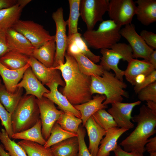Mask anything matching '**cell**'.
Masks as SVG:
<instances>
[{
  "label": "cell",
  "instance_id": "1",
  "mask_svg": "<svg viewBox=\"0 0 156 156\" xmlns=\"http://www.w3.org/2000/svg\"><path fill=\"white\" fill-rule=\"evenodd\" d=\"M66 62L54 69L61 73L65 85L62 94L73 106L85 103L92 99L90 90L91 76L80 71L77 61L71 55L66 52Z\"/></svg>",
  "mask_w": 156,
  "mask_h": 156
},
{
  "label": "cell",
  "instance_id": "2",
  "mask_svg": "<svg viewBox=\"0 0 156 156\" xmlns=\"http://www.w3.org/2000/svg\"><path fill=\"white\" fill-rule=\"evenodd\" d=\"M131 120L137 123V126L119 145L127 152L135 151L143 154L149 138L156 133V114L143 105L139 113L132 117Z\"/></svg>",
  "mask_w": 156,
  "mask_h": 156
},
{
  "label": "cell",
  "instance_id": "3",
  "mask_svg": "<svg viewBox=\"0 0 156 156\" xmlns=\"http://www.w3.org/2000/svg\"><path fill=\"white\" fill-rule=\"evenodd\" d=\"M91 77V93L104 95L106 99L103 102V105L122 102L123 97L129 98L128 94L124 90L127 87V84L117 78L111 72L104 70L101 76Z\"/></svg>",
  "mask_w": 156,
  "mask_h": 156
},
{
  "label": "cell",
  "instance_id": "4",
  "mask_svg": "<svg viewBox=\"0 0 156 156\" xmlns=\"http://www.w3.org/2000/svg\"><path fill=\"white\" fill-rule=\"evenodd\" d=\"M34 96H22L12 114L11 121L13 133L23 131L34 126L40 119L39 108Z\"/></svg>",
  "mask_w": 156,
  "mask_h": 156
},
{
  "label": "cell",
  "instance_id": "5",
  "mask_svg": "<svg viewBox=\"0 0 156 156\" xmlns=\"http://www.w3.org/2000/svg\"><path fill=\"white\" fill-rule=\"evenodd\" d=\"M121 27L110 19L103 21L97 30H87L83 37L90 48L96 49H110L120 39Z\"/></svg>",
  "mask_w": 156,
  "mask_h": 156
},
{
  "label": "cell",
  "instance_id": "6",
  "mask_svg": "<svg viewBox=\"0 0 156 156\" xmlns=\"http://www.w3.org/2000/svg\"><path fill=\"white\" fill-rule=\"evenodd\" d=\"M100 65L105 70L111 69L114 72L115 77L123 81L124 71L118 67L120 61L122 60L128 62L133 58L132 51L129 44L125 43L118 42L110 49H100Z\"/></svg>",
  "mask_w": 156,
  "mask_h": 156
},
{
  "label": "cell",
  "instance_id": "7",
  "mask_svg": "<svg viewBox=\"0 0 156 156\" xmlns=\"http://www.w3.org/2000/svg\"><path fill=\"white\" fill-rule=\"evenodd\" d=\"M24 36L35 48H38L55 38L44 27L32 21L19 20L12 27Z\"/></svg>",
  "mask_w": 156,
  "mask_h": 156
},
{
  "label": "cell",
  "instance_id": "8",
  "mask_svg": "<svg viewBox=\"0 0 156 156\" xmlns=\"http://www.w3.org/2000/svg\"><path fill=\"white\" fill-rule=\"evenodd\" d=\"M109 0H80L79 12L86 24L87 30L94 29L96 23L103 21V16L108 11Z\"/></svg>",
  "mask_w": 156,
  "mask_h": 156
},
{
  "label": "cell",
  "instance_id": "9",
  "mask_svg": "<svg viewBox=\"0 0 156 156\" xmlns=\"http://www.w3.org/2000/svg\"><path fill=\"white\" fill-rule=\"evenodd\" d=\"M136 6L132 0H109L107 12L110 19L122 27L131 23Z\"/></svg>",
  "mask_w": 156,
  "mask_h": 156
},
{
  "label": "cell",
  "instance_id": "10",
  "mask_svg": "<svg viewBox=\"0 0 156 156\" xmlns=\"http://www.w3.org/2000/svg\"><path fill=\"white\" fill-rule=\"evenodd\" d=\"M52 17L56 27L55 35L56 49L53 67H55L65 63L64 57L66 52L67 39L66 33L67 24L64 18L63 10L62 7L58 8L53 12Z\"/></svg>",
  "mask_w": 156,
  "mask_h": 156
},
{
  "label": "cell",
  "instance_id": "11",
  "mask_svg": "<svg viewBox=\"0 0 156 156\" xmlns=\"http://www.w3.org/2000/svg\"><path fill=\"white\" fill-rule=\"evenodd\" d=\"M36 101L40 111L42 135L47 141L53 125L64 112L58 110L52 101L44 96L40 99L36 98Z\"/></svg>",
  "mask_w": 156,
  "mask_h": 156
},
{
  "label": "cell",
  "instance_id": "12",
  "mask_svg": "<svg viewBox=\"0 0 156 156\" xmlns=\"http://www.w3.org/2000/svg\"><path fill=\"white\" fill-rule=\"evenodd\" d=\"M120 33L129 42L132 50L133 58H142L148 61L154 50L148 46L137 33L133 25L131 23L125 25L120 29Z\"/></svg>",
  "mask_w": 156,
  "mask_h": 156
},
{
  "label": "cell",
  "instance_id": "13",
  "mask_svg": "<svg viewBox=\"0 0 156 156\" xmlns=\"http://www.w3.org/2000/svg\"><path fill=\"white\" fill-rule=\"evenodd\" d=\"M141 103L140 101L131 103L114 102L111 104L107 112L112 116L118 127L129 130L134 127V124L131 121L133 109Z\"/></svg>",
  "mask_w": 156,
  "mask_h": 156
},
{
  "label": "cell",
  "instance_id": "14",
  "mask_svg": "<svg viewBox=\"0 0 156 156\" xmlns=\"http://www.w3.org/2000/svg\"><path fill=\"white\" fill-rule=\"evenodd\" d=\"M28 63L34 74L43 85L47 86L55 82L63 87L65 86V84L62 79L60 70L45 66L31 56L29 57Z\"/></svg>",
  "mask_w": 156,
  "mask_h": 156
},
{
  "label": "cell",
  "instance_id": "15",
  "mask_svg": "<svg viewBox=\"0 0 156 156\" xmlns=\"http://www.w3.org/2000/svg\"><path fill=\"white\" fill-rule=\"evenodd\" d=\"M156 69L148 61L132 58L128 62L124 76L128 82L134 86L141 79L140 77L143 79Z\"/></svg>",
  "mask_w": 156,
  "mask_h": 156
},
{
  "label": "cell",
  "instance_id": "16",
  "mask_svg": "<svg viewBox=\"0 0 156 156\" xmlns=\"http://www.w3.org/2000/svg\"><path fill=\"white\" fill-rule=\"evenodd\" d=\"M17 87L24 88L26 91L25 94L32 95L39 99L43 97L44 94L50 92L37 78L30 67L25 71L22 80Z\"/></svg>",
  "mask_w": 156,
  "mask_h": 156
},
{
  "label": "cell",
  "instance_id": "17",
  "mask_svg": "<svg viewBox=\"0 0 156 156\" xmlns=\"http://www.w3.org/2000/svg\"><path fill=\"white\" fill-rule=\"evenodd\" d=\"M31 0H18L11 7L0 10V30L12 27L19 18L23 8Z\"/></svg>",
  "mask_w": 156,
  "mask_h": 156
},
{
  "label": "cell",
  "instance_id": "18",
  "mask_svg": "<svg viewBox=\"0 0 156 156\" xmlns=\"http://www.w3.org/2000/svg\"><path fill=\"white\" fill-rule=\"evenodd\" d=\"M5 32L10 50L31 56L35 48L24 36L12 28Z\"/></svg>",
  "mask_w": 156,
  "mask_h": 156
},
{
  "label": "cell",
  "instance_id": "19",
  "mask_svg": "<svg viewBox=\"0 0 156 156\" xmlns=\"http://www.w3.org/2000/svg\"><path fill=\"white\" fill-rule=\"evenodd\" d=\"M66 51L71 55L81 53L95 63L100 60V56L91 51L78 32L67 36Z\"/></svg>",
  "mask_w": 156,
  "mask_h": 156
},
{
  "label": "cell",
  "instance_id": "20",
  "mask_svg": "<svg viewBox=\"0 0 156 156\" xmlns=\"http://www.w3.org/2000/svg\"><path fill=\"white\" fill-rule=\"evenodd\" d=\"M58 84L53 82L48 86L50 92L44 94L43 96L48 99L58 106V107L64 112L72 114L81 118L80 112L75 109L67 98L58 90Z\"/></svg>",
  "mask_w": 156,
  "mask_h": 156
},
{
  "label": "cell",
  "instance_id": "21",
  "mask_svg": "<svg viewBox=\"0 0 156 156\" xmlns=\"http://www.w3.org/2000/svg\"><path fill=\"white\" fill-rule=\"evenodd\" d=\"M128 130L117 127L106 131L105 137L100 142L96 156H109L110 153L117 148L119 138Z\"/></svg>",
  "mask_w": 156,
  "mask_h": 156
},
{
  "label": "cell",
  "instance_id": "22",
  "mask_svg": "<svg viewBox=\"0 0 156 156\" xmlns=\"http://www.w3.org/2000/svg\"><path fill=\"white\" fill-rule=\"evenodd\" d=\"M84 127L89 137L88 149L92 156H96L100 142L105 135L106 131L96 122L92 115L88 119Z\"/></svg>",
  "mask_w": 156,
  "mask_h": 156
},
{
  "label": "cell",
  "instance_id": "23",
  "mask_svg": "<svg viewBox=\"0 0 156 156\" xmlns=\"http://www.w3.org/2000/svg\"><path fill=\"white\" fill-rule=\"evenodd\" d=\"M135 15L137 20L148 26L156 21V0H138Z\"/></svg>",
  "mask_w": 156,
  "mask_h": 156
},
{
  "label": "cell",
  "instance_id": "24",
  "mask_svg": "<svg viewBox=\"0 0 156 156\" xmlns=\"http://www.w3.org/2000/svg\"><path fill=\"white\" fill-rule=\"evenodd\" d=\"M105 99L104 95L97 94L91 100L85 103L73 106L80 113L83 127H84L88 119L94 113L99 110L108 107L107 105L103 104V102Z\"/></svg>",
  "mask_w": 156,
  "mask_h": 156
},
{
  "label": "cell",
  "instance_id": "25",
  "mask_svg": "<svg viewBox=\"0 0 156 156\" xmlns=\"http://www.w3.org/2000/svg\"><path fill=\"white\" fill-rule=\"evenodd\" d=\"M30 66L28 63L23 68L18 70L8 69L0 62V75L3 80L5 88L9 92L14 93L17 88V86L22 78L26 70Z\"/></svg>",
  "mask_w": 156,
  "mask_h": 156
},
{
  "label": "cell",
  "instance_id": "26",
  "mask_svg": "<svg viewBox=\"0 0 156 156\" xmlns=\"http://www.w3.org/2000/svg\"><path fill=\"white\" fill-rule=\"evenodd\" d=\"M56 47L55 38L48 41L38 48H35L33 57L48 68L53 67Z\"/></svg>",
  "mask_w": 156,
  "mask_h": 156
},
{
  "label": "cell",
  "instance_id": "27",
  "mask_svg": "<svg viewBox=\"0 0 156 156\" xmlns=\"http://www.w3.org/2000/svg\"><path fill=\"white\" fill-rule=\"evenodd\" d=\"M54 156H77L79 143L77 137L69 138L51 147Z\"/></svg>",
  "mask_w": 156,
  "mask_h": 156
},
{
  "label": "cell",
  "instance_id": "28",
  "mask_svg": "<svg viewBox=\"0 0 156 156\" xmlns=\"http://www.w3.org/2000/svg\"><path fill=\"white\" fill-rule=\"evenodd\" d=\"M23 91V88H18L14 93H12L6 90L4 85H0V103L12 114L22 96Z\"/></svg>",
  "mask_w": 156,
  "mask_h": 156
},
{
  "label": "cell",
  "instance_id": "29",
  "mask_svg": "<svg viewBox=\"0 0 156 156\" xmlns=\"http://www.w3.org/2000/svg\"><path fill=\"white\" fill-rule=\"evenodd\" d=\"M71 55L77 61L81 72L86 75L101 76L105 70L100 65L96 64L81 53Z\"/></svg>",
  "mask_w": 156,
  "mask_h": 156
},
{
  "label": "cell",
  "instance_id": "30",
  "mask_svg": "<svg viewBox=\"0 0 156 156\" xmlns=\"http://www.w3.org/2000/svg\"><path fill=\"white\" fill-rule=\"evenodd\" d=\"M29 57L26 55L10 50L0 58V62L8 69L18 70L28 63Z\"/></svg>",
  "mask_w": 156,
  "mask_h": 156
},
{
  "label": "cell",
  "instance_id": "31",
  "mask_svg": "<svg viewBox=\"0 0 156 156\" xmlns=\"http://www.w3.org/2000/svg\"><path fill=\"white\" fill-rule=\"evenodd\" d=\"M42 122L40 119L34 126L22 132L14 133L12 138L29 141L44 145L46 140L42 136Z\"/></svg>",
  "mask_w": 156,
  "mask_h": 156
},
{
  "label": "cell",
  "instance_id": "32",
  "mask_svg": "<svg viewBox=\"0 0 156 156\" xmlns=\"http://www.w3.org/2000/svg\"><path fill=\"white\" fill-rule=\"evenodd\" d=\"M24 150L27 156H54L51 147L34 142L22 140L17 143Z\"/></svg>",
  "mask_w": 156,
  "mask_h": 156
},
{
  "label": "cell",
  "instance_id": "33",
  "mask_svg": "<svg viewBox=\"0 0 156 156\" xmlns=\"http://www.w3.org/2000/svg\"><path fill=\"white\" fill-rule=\"evenodd\" d=\"M77 136V133L63 129L56 122L51 129L49 137L43 146L46 148L51 147L52 146L66 139Z\"/></svg>",
  "mask_w": 156,
  "mask_h": 156
},
{
  "label": "cell",
  "instance_id": "34",
  "mask_svg": "<svg viewBox=\"0 0 156 156\" xmlns=\"http://www.w3.org/2000/svg\"><path fill=\"white\" fill-rule=\"evenodd\" d=\"M70 13L66 21L68 27V36L78 32V24L80 16L79 5L80 0H69Z\"/></svg>",
  "mask_w": 156,
  "mask_h": 156
},
{
  "label": "cell",
  "instance_id": "35",
  "mask_svg": "<svg viewBox=\"0 0 156 156\" xmlns=\"http://www.w3.org/2000/svg\"><path fill=\"white\" fill-rule=\"evenodd\" d=\"M0 140L10 156H27L23 148L9 137L4 129L0 131Z\"/></svg>",
  "mask_w": 156,
  "mask_h": 156
},
{
  "label": "cell",
  "instance_id": "36",
  "mask_svg": "<svg viewBox=\"0 0 156 156\" xmlns=\"http://www.w3.org/2000/svg\"><path fill=\"white\" fill-rule=\"evenodd\" d=\"M56 122L63 129L77 133L79 127L82 123V121L81 118L72 114L64 112Z\"/></svg>",
  "mask_w": 156,
  "mask_h": 156
},
{
  "label": "cell",
  "instance_id": "37",
  "mask_svg": "<svg viewBox=\"0 0 156 156\" xmlns=\"http://www.w3.org/2000/svg\"><path fill=\"white\" fill-rule=\"evenodd\" d=\"M92 116L96 122L106 131L117 127L112 116L105 109L98 110Z\"/></svg>",
  "mask_w": 156,
  "mask_h": 156
},
{
  "label": "cell",
  "instance_id": "38",
  "mask_svg": "<svg viewBox=\"0 0 156 156\" xmlns=\"http://www.w3.org/2000/svg\"><path fill=\"white\" fill-rule=\"evenodd\" d=\"M137 94L141 101L151 100L156 103V81L142 89Z\"/></svg>",
  "mask_w": 156,
  "mask_h": 156
},
{
  "label": "cell",
  "instance_id": "39",
  "mask_svg": "<svg viewBox=\"0 0 156 156\" xmlns=\"http://www.w3.org/2000/svg\"><path fill=\"white\" fill-rule=\"evenodd\" d=\"M12 115L0 103V119L1 125L4 127L5 129L11 139L13 134L11 121Z\"/></svg>",
  "mask_w": 156,
  "mask_h": 156
},
{
  "label": "cell",
  "instance_id": "40",
  "mask_svg": "<svg viewBox=\"0 0 156 156\" xmlns=\"http://www.w3.org/2000/svg\"><path fill=\"white\" fill-rule=\"evenodd\" d=\"M81 125L79 127L77 133L79 143V151L77 156H92L85 140L86 131Z\"/></svg>",
  "mask_w": 156,
  "mask_h": 156
},
{
  "label": "cell",
  "instance_id": "41",
  "mask_svg": "<svg viewBox=\"0 0 156 156\" xmlns=\"http://www.w3.org/2000/svg\"><path fill=\"white\" fill-rule=\"evenodd\" d=\"M156 81V70H155L146 76L140 82L136 84L134 88L136 94H137L142 89Z\"/></svg>",
  "mask_w": 156,
  "mask_h": 156
},
{
  "label": "cell",
  "instance_id": "42",
  "mask_svg": "<svg viewBox=\"0 0 156 156\" xmlns=\"http://www.w3.org/2000/svg\"><path fill=\"white\" fill-rule=\"evenodd\" d=\"M146 44L153 49H156V34L153 32L146 30L141 31L140 33Z\"/></svg>",
  "mask_w": 156,
  "mask_h": 156
},
{
  "label": "cell",
  "instance_id": "43",
  "mask_svg": "<svg viewBox=\"0 0 156 156\" xmlns=\"http://www.w3.org/2000/svg\"><path fill=\"white\" fill-rule=\"evenodd\" d=\"M10 51L5 31L0 30V58Z\"/></svg>",
  "mask_w": 156,
  "mask_h": 156
},
{
  "label": "cell",
  "instance_id": "44",
  "mask_svg": "<svg viewBox=\"0 0 156 156\" xmlns=\"http://www.w3.org/2000/svg\"><path fill=\"white\" fill-rule=\"evenodd\" d=\"M114 156H144L143 154L134 151L127 152L124 151L119 145H118L114 151Z\"/></svg>",
  "mask_w": 156,
  "mask_h": 156
},
{
  "label": "cell",
  "instance_id": "45",
  "mask_svg": "<svg viewBox=\"0 0 156 156\" xmlns=\"http://www.w3.org/2000/svg\"><path fill=\"white\" fill-rule=\"evenodd\" d=\"M145 151L150 154L156 153V136L149 139L145 146Z\"/></svg>",
  "mask_w": 156,
  "mask_h": 156
},
{
  "label": "cell",
  "instance_id": "46",
  "mask_svg": "<svg viewBox=\"0 0 156 156\" xmlns=\"http://www.w3.org/2000/svg\"><path fill=\"white\" fill-rule=\"evenodd\" d=\"M17 2L16 0H0V10L12 6Z\"/></svg>",
  "mask_w": 156,
  "mask_h": 156
},
{
  "label": "cell",
  "instance_id": "47",
  "mask_svg": "<svg viewBox=\"0 0 156 156\" xmlns=\"http://www.w3.org/2000/svg\"><path fill=\"white\" fill-rule=\"evenodd\" d=\"M146 101V106L154 113L156 114V103L151 100Z\"/></svg>",
  "mask_w": 156,
  "mask_h": 156
},
{
  "label": "cell",
  "instance_id": "48",
  "mask_svg": "<svg viewBox=\"0 0 156 156\" xmlns=\"http://www.w3.org/2000/svg\"><path fill=\"white\" fill-rule=\"evenodd\" d=\"M148 62L156 69V50H154L151 54Z\"/></svg>",
  "mask_w": 156,
  "mask_h": 156
},
{
  "label": "cell",
  "instance_id": "49",
  "mask_svg": "<svg viewBox=\"0 0 156 156\" xmlns=\"http://www.w3.org/2000/svg\"><path fill=\"white\" fill-rule=\"evenodd\" d=\"M0 156H10L6 152L2 144H0Z\"/></svg>",
  "mask_w": 156,
  "mask_h": 156
},
{
  "label": "cell",
  "instance_id": "50",
  "mask_svg": "<svg viewBox=\"0 0 156 156\" xmlns=\"http://www.w3.org/2000/svg\"><path fill=\"white\" fill-rule=\"evenodd\" d=\"M150 156H156V153L150 154Z\"/></svg>",
  "mask_w": 156,
  "mask_h": 156
},
{
  "label": "cell",
  "instance_id": "51",
  "mask_svg": "<svg viewBox=\"0 0 156 156\" xmlns=\"http://www.w3.org/2000/svg\"><path fill=\"white\" fill-rule=\"evenodd\" d=\"M1 80L0 79V85L1 84Z\"/></svg>",
  "mask_w": 156,
  "mask_h": 156
}]
</instances>
